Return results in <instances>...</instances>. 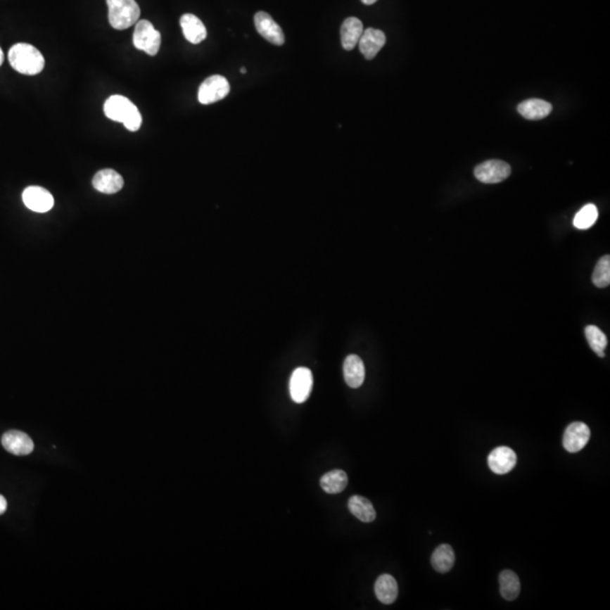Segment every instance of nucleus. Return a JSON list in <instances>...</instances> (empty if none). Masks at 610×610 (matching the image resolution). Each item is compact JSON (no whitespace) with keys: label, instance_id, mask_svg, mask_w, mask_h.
Masks as SVG:
<instances>
[{"label":"nucleus","instance_id":"nucleus-1","mask_svg":"<svg viewBox=\"0 0 610 610\" xmlns=\"http://www.w3.org/2000/svg\"><path fill=\"white\" fill-rule=\"evenodd\" d=\"M104 113L110 120L124 124L129 132H137L141 127L143 117L137 106L122 95H112L104 103Z\"/></svg>","mask_w":610,"mask_h":610},{"label":"nucleus","instance_id":"nucleus-2","mask_svg":"<svg viewBox=\"0 0 610 610\" xmlns=\"http://www.w3.org/2000/svg\"><path fill=\"white\" fill-rule=\"evenodd\" d=\"M9 63L16 72L23 75L40 74L44 68V58L35 46L18 44L9 50Z\"/></svg>","mask_w":610,"mask_h":610},{"label":"nucleus","instance_id":"nucleus-3","mask_svg":"<svg viewBox=\"0 0 610 610\" xmlns=\"http://www.w3.org/2000/svg\"><path fill=\"white\" fill-rule=\"evenodd\" d=\"M109 7V22L115 30H126L137 23L141 8L135 0H106Z\"/></svg>","mask_w":610,"mask_h":610},{"label":"nucleus","instance_id":"nucleus-4","mask_svg":"<svg viewBox=\"0 0 610 610\" xmlns=\"http://www.w3.org/2000/svg\"><path fill=\"white\" fill-rule=\"evenodd\" d=\"M132 42L138 50L146 52L147 55L155 56L160 50V33L149 20H138Z\"/></svg>","mask_w":610,"mask_h":610},{"label":"nucleus","instance_id":"nucleus-5","mask_svg":"<svg viewBox=\"0 0 610 610\" xmlns=\"http://www.w3.org/2000/svg\"><path fill=\"white\" fill-rule=\"evenodd\" d=\"M229 83L221 75H214L207 78L198 91V100L201 104H212L227 98L229 93Z\"/></svg>","mask_w":610,"mask_h":610},{"label":"nucleus","instance_id":"nucleus-6","mask_svg":"<svg viewBox=\"0 0 610 610\" xmlns=\"http://www.w3.org/2000/svg\"><path fill=\"white\" fill-rule=\"evenodd\" d=\"M511 174V167L504 160H490L479 164L475 169V177L483 184H500Z\"/></svg>","mask_w":610,"mask_h":610},{"label":"nucleus","instance_id":"nucleus-7","mask_svg":"<svg viewBox=\"0 0 610 610\" xmlns=\"http://www.w3.org/2000/svg\"><path fill=\"white\" fill-rule=\"evenodd\" d=\"M590 428L582 421H574L566 427L563 436V447L567 452L576 453L583 449L590 440Z\"/></svg>","mask_w":610,"mask_h":610},{"label":"nucleus","instance_id":"nucleus-8","mask_svg":"<svg viewBox=\"0 0 610 610\" xmlns=\"http://www.w3.org/2000/svg\"><path fill=\"white\" fill-rule=\"evenodd\" d=\"M312 372L307 367H298L291 376L290 393L293 400L302 404L309 398L312 391Z\"/></svg>","mask_w":610,"mask_h":610},{"label":"nucleus","instance_id":"nucleus-9","mask_svg":"<svg viewBox=\"0 0 610 610\" xmlns=\"http://www.w3.org/2000/svg\"><path fill=\"white\" fill-rule=\"evenodd\" d=\"M22 198L25 206L35 212H49L55 205V199L51 193L42 186H27L24 190Z\"/></svg>","mask_w":610,"mask_h":610},{"label":"nucleus","instance_id":"nucleus-10","mask_svg":"<svg viewBox=\"0 0 610 610\" xmlns=\"http://www.w3.org/2000/svg\"><path fill=\"white\" fill-rule=\"evenodd\" d=\"M255 25L259 34L268 42L275 46H283L285 42L283 30L269 14L265 12L257 13L255 16Z\"/></svg>","mask_w":610,"mask_h":610},{"label":"nucleus","instance_id":"nucleus-11","mask_svg":"<svg viewBox=\"0 0 610 610\" xmlns=\"http://www.w3.org/2000/svg\"><path fill=\"white\" fill-rule=\"evenodd\" d=\"M3 447L15 456H27L34 450V443L26 433L9 431L1 438Z\"/></svg>","mask_w":610,"mask_h":610},{"label":"nucleus","instance_id":"nucleus-12","mask_svg":"<svg viewBox=\"0 0 610 610\" xmlns=\"http://www.w3.org/2000/svg\"><path fill=\"white\" fill-rule=\"evenodd\" d=\"M487 462L493 473L497 475H505L516 467V455L511 447H496L490 453Z\"/></svg>","mask_w":610,"mask_h":610},{"label":"nucleus","instance_id":"nucleus-13","mask_svg":"<svg viewBox=\"0 0 610 610\" xmlns=\"http://www.w3.org/2000/svg\"><path fill=\"white\" fill-rule=\"evenodd\" d=\"M386 35L380 30L370 29L363 31L361 39L358 41L360 51L367 61H372L378 55L380 50L386 44Z\"/></svg>","mask_w":610,"mask_h":610},{"label":"nucleus","instance_id":"nucleus-14","mask_svg":"<svg viewBox=\"0 0 610 610\" xmlns=\"http://www.w3.org/2000/svg\"><path fill=\"white\" fill-rule=\"evenodd\" d=\"M124 179L115 170H101L93 178V186L98 191L112 195L124 188Z\"/></svg>","mask_w":610,"mask_h":610},{"label":"nucleus","instance_id":"nucleus-15","mask_svg":"<svg viewBox=\"0 0 610 610\" xmlns=\"http://www.w3.org/2000/svg\"><path fill=\"white\" fill-rule=\"evenodd\" d=\"M180 25L184 31V37L190 44H198L203 42L207 37V30L201 22L193 14H184L180 18Z\"/></svg>","mask_w":610,"mask_h":610},{"label":"nucleus","instance_id":"nucleus-16","mask_svg":"<svg viewBox=\"0 0 610 610\" xmlns=\"http://www.w3.org/2000/svg\"><path fill=\"white\" fill-rule=\"evenodd\" d=\"M552 104L540 99L523 101L518 106L519 113L528 120H542L552 113Z\"/></svg>","mask_w":610,"mask_h":610},{"label":"nucleus","instance_id":"nucleus-17","mask_svg":"<svg viewBox=\"0 0 610 610\" xmlns=\"http://www.w3.org/2000/svg\"><path fill=\"white\" fill-rule=\"evenodd\" d=\"M363 23L356 18H348L341 27V46L347 51L354 49L363 34Z\"/></svg>","mask_w":610,"mask_h":610},{"label":"nucleus","instance_id":"nucleus-18","mask_svg":"<svg viewBox=\"0 0 610 610\" xmlns=\"http://www.w3.org/2000/svg\"><path fill=\"white\" fill-rule=\"evenodd\" d=\"M344 376L348 387L352 389L361 387L365 379V367L361 357L357 355L347 356L344 363Z\"/></svg>","mask_w":610,"mask_h":610},{"label":"nucleus","instance_id":"nucleus-19","mask_svg":"<svg viewBox=\"0 0 610 610\" xmlns=\"http://www.w3.org/2000/svg\"><path fill=\"white\" fill-rule=\"evenodd\" d=\"M376 598L384 604H391L398 597V585L393 576L383 574L379 576L374 585Z\"/></svg>","mask_w":610,"mask_h":610},{"label":"nucleus","instance_id":"nucleus-20","mask_svg":"<svg viewBox=\"0 0 610 610\" xmlns=\"http://www.w3.org/2000/svg\"><path fill=\"white\" fill-rule=\"evenodd\" d=\"M456 561V556L450 545H440L432 554L431 563L432 566L438 573H447L452 568Z\"/></svg>","mask_w":610,"mask_h":610},{"label":"nucleus","instance_id":"nucleus-21","mask_svg":"<svg viewBox=\"0 0 610 610\" xmlns=\"http://www.w3.org/2000/svg\"><path fill=\"white\" fill-rule=\"evenodd\" d=\"M348 509L352 516H355L362 522L369 523L376 520V512L372 503L363 496H352L348 501Z\"/></svg>","mask_w":610,"mask_h":610},{"label":"nucleus","instance_id":"nucleus-22","mask_svg":"<svg viewBox=\"0 0 610 610\" xmlns=\"http://www.w3.org/2000/svg\"><path fill=\"white\" fill-rule=\"evenodd\" d=\"M500 591L502 597L509 602L518 598L521 591V583L513 571L505 570L500 574Z\"/></svg>","mask_w":610,"mask_h":610},{"label":"nucleus","instance_id":"nucleus-23","mask_svg":"<svg viewBox=\"0 0 610 610\" xmlns=\"http://www.w3.org/2000/svg\"><path fill=\"white\" fill-rule=\"evenodd\" d=\"M321 487L329 494L341 493L348 484V476L344 470H331L322 476Z\"/></svg>","mask_w":610,"mask_h":610},{"label":"nucleus","instance_id":"nucleus-24","mask_svg":"<svg viewBox=\"0 0 610 610\" xmlns=\"http://www.w3.org/2000/svg\"><path fill=\"white\" fill-rule=\"evenodd\" d=\"M585 338L590 345L591 350L596 352L599 357H604V350L608 345L607 337L597 326L585 327Z\"/></svg>","mask_w":610,"mask_h":610},{"label":"nucleus","instance_id":"nucleus-25","mask_svg":"<svg viewBox=\"0 0 610 610\" xmlns=\"http://www.w3.org/2000/svg\"><path fill=\"white\" fill-rule=\"evenodd\" d=\"M598 220V208L593 203H587L574 217V227L579 229H587Z\"/></svg>","mask_w":610,"mask_h":610},{"label":"nucleus","instance_id":"nucleus-26","mask_svg":"<svg viewBox=\"0 0 610 610\" xmlns=\"http://www.w3.org/2000/svg\"><path fill=\"white\" fill-rule=\"evenodd\" d=\"M592 283L599 288L609 286L610 284V257L604 255L596 265L592 275Z\"/></svg>","mask_w":610,"mask_h":610},{"label":"nucleus","instance_id":"nucleus-27","mask_svg":"<svg viewBox=\"0 0 610 610\" xmlns=\"http://www.w3.org/2000/svg\"><path fill=\"white\" fill-rule=\"evenodd\" d=\"M7 510V501L3 495H0V516L3 514V513L6 512Z\"/></svg>","mask_w":610,"mask_h":610},{"label":"nucleus","instance_id":"nucleus-28","mask_svg":"<svg viewBox=\"0 0 610 610\" xmlns=\"http://www.w3.org/2000/svg\"><path fill=\"white\" fill-rule=\"evenodd\" d=\"M378 0H362V3L365 4V5H373V4H376Z\"/></svg>","mask_w":610,"mask_h":610},{"label":"nucleus","instance_id":"nucleus-29","mask_svg":"<svg viewBox=\"0 0 610 610\" xmlns=\"http://www.w3.org/2000/svg\"><path fill=\"white\" fill-rule=\"evenodd\" d=\"M3 63H4V52H3V50H1V48H0V66H1V65H3Z\"/></svg>","mask_w":610,"mask_h":610},{"label":"nucleus","instance_id":"nucleus-30","mask_svg":"<svg viewBox=\"0 0 610 610\" xmlns=\"http://www.w3.org/2000/svg\"><path fill=\"white\" fill-rule=\"evenodd\" d=\"M240 72H242V74H247V69L244 68V67H242Z\"/></svg>","mask_w":610,"mask_h":610}]
</instances>
